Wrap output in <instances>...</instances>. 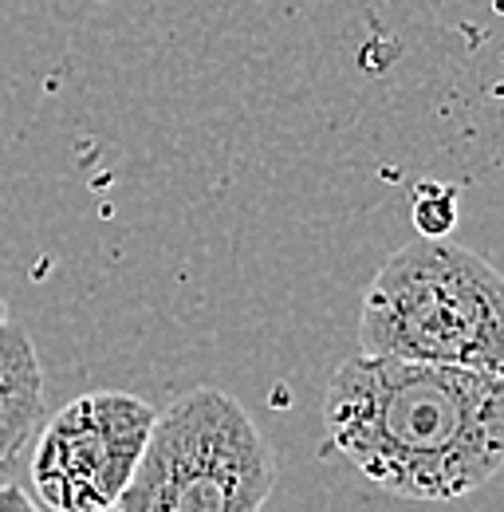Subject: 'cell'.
<instances>
[{"mask_svg": "<svg viewBox=\"0 0 504 512\" xmlns=\"http://www.w3.org/2000/svg\"><path fill=\"white\" fill-rule=\"evenodd\" d=\"M359 355L504 379L501 272L449 237H418L402 245L363 296Z\"/></svg>", "mask_w": 504, "mask_h": 512, "instance_id": "obj_2", "label": "cell"}, {"mask_svg": "<svg viewBox=\"0 0 504 512\" xmlns=\"http://www.w3.org/2000/svg\"><path fill=\"white\" fill-rule=\"evenodd\" d=\"M8 320V304H4V296H0V323Z\"/></svg>", "mask_w": 504, "mask_h": 512, "instance_id": "obj_8", "label": "cell"}, {"mask_svg": "<svg viewBox=\"0 0 504 512\" xmlns=\"http://www.w3.org/2000/svg\"><path fill=\"white\" fill-rule=\"evenodd\" d=\"M414 221L422 237H449L453 221H457V190L453 186H418L414 193Z\"/></svg>", "mask_w": 504, "mask_h": 512, "instance_id": "obj_6", "label": "cell"}, {"mask_svg": "<svg viewBox=\"0 0 504 512\" xmlns=\"http://www.w3.org/2000/svg\"><path fill=\"white\" fill-rule=\"evenodd\" d=\"M107 512H119V509H107Z\"/></svg>", "mask_w": 504, "mask_h": 512, "instance_id": "obj_9", "label": "cell"}, {"mask_svg": "<svg viewBox=\"0 0 504 512\" xmlns=\"http://www.w3.org/2000/svg\"><path fill=\"white\" fill-rule=\"evenodd\" d=\"M44 422V367L20 323H0V469L32 442Z\"/></svg>", "mask_w": 504, "mask_h": 512, "instance_id": "obj_5", "label": "cell"}, {"mask_svg": "<svg viewBox=\"0 0 504 512\" xmlns=\"http://www.w3.org/2000/svg\"><path fill=\"white\" fill-rule=\"evenodd\" d=\"M280 465L252 414L217 386L158 410L119 512H260Z\"/></svg>", "mask_w": 504, "mask_h": 512, "instance_id": "obj_3", "label": "cell"}, {"mask_svg": "<svg viewBox=\"0 0 504 512\" xmlns=\"http://www.w3.org/2000/svg\"><path fill=\"white\" fill-rule=\"evenodd\" d=\"M0 512H44L20 485H0Z\"/></svg>", "mask_w": 504, "mask_h": 512, "instance_id": "obj_7", "label": "cell"}, {"mask_svg": "<svg viewBox=\"0 0 504 512\" xmlns=\"http://www.w3.org/2000/svg\"><path fill=\"white\" fill-rule=\"evenodd\" d=\"M158 406L130 390H87L40 430L32 453L36 501L52 512H107L130 485Z\"/></svg>", "mask_w": 504, "mask_h": 512, "instance_id": "obj_4", "label": "cell"}, {"mask_svg": "<svg viewBox=\"0 0 504 512\" xmlns=\"http://www.w3.org/2000/svg\"><path fill=\"white\" fill-rule=\"evenodd\" d=\"M323 434L371 485L445 505L477 493L504 461V379L386 355L335 367Z\"/></svg>", "mask_w": 504, "mask_h": 512, "instance_id": "obj_1", "label": "cell"}]
</instances>
